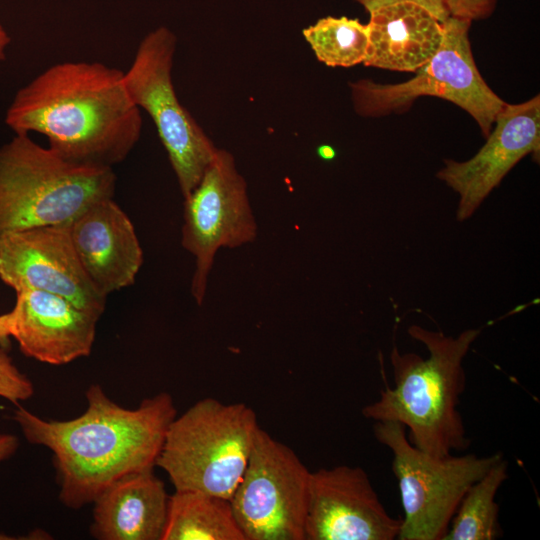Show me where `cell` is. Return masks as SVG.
Instances as JSON below:
<instances>
[{"mask_svg": "<svg viewBox=\"0 0 540 540\" xmlns=\"http://www.w3.org/2000/svg\"><path fill=\"white\" fill-rule=\"evenodd\" d=\"M256 237L247 183L233 155L218 149L197 186L184 198L181 243L195 260L191 294L198 305L205 298L219 249L237 248Z\"/></svg>", "mask_w": 540, "mask_h": 540, "instance_id": "30bf717a", "label": "cell"}, {"mask_svg": "<svg viewBox=\"0 0 540 540\" xmlns=\"http://www.w3.org/2000/svg\"><path fill=\"white\" fill-rule=\"evenodd\" d=\"M177 46L167 27L149 32L124 71L127 91L152 118L183 198L197 186L218 148L177 98L172 67Z\"/></svg>", "mask_w": 540, "mask_h": 540, "instance_id": "ba28073f", "label": "cell"}, {"mask_svg": "<svg viewBox=\"0 0 540 540\" xmlns=\"http://www.w3.org/2000/svg\"><path fill=\"white\" fill-rule=\"evenodd\" d=\"M302 33L316 58L329 67H352L365 59L369 30L358 19L327 16Z\"/></svg>", "mask_w": 540, "mask_h": 540, "instance_id": "ffe728a7", "label": "cell"}, {"mask_svg": "<svg viewBox=\"0 0 540 540\" xmlns=\"http://www.w3.org/2000/svg\"><path fill=\"white\" fill-rule=\"evenodd\" d=\"M19 447L17 436L11 433H0V463L11 458Z\"/></svg>", "mask_w": 540, "mask_h": 540, "instance_id": "cb8c5ba5", "label": "cell"}, {"mask_svg": "<svg viewBox=\"0 0 540 540\" xmlns=\"http://www.w3.org/2000/svg\"><path fill=\"white\" fill-rule=\"evenodd\" d=\"M364 9L369 13L370 11L390 3L400 2V1H410L417 3L432 14H434L440 21L444 22L448 17L449 13L445 6V0H356Z\"/></svg>", "mask_w": 540, "mask_h": 540, "instance_id": "603a6c76", "label": "cell"}, {"mask_svg": "<svg viewBox=\"0 0 540 540\" xmlns=\"http://www.w3.org/2000/svg\"><path fill=\"white\" fill-rule=\"evenodd\" d=\"M161 540H246L230 499L194 490L169 496Z\"/></svg>", "mask_w": 540, "mask_h": 540, "instance_id": "ac0fdd59", "label": "cell"}, {"mask_svg": "<svg viewBox=\"0 0 540 540\" xmlns=\"http://www.w3.org/2000/svg\"><path fill=\"white\" fill-rule=\"evenodd\" d=\"M497 0H445L449 16L482 20L489 17L495 10Z\"/></svg>", "mask_w": 540, "mask_h": 540, "instance_id": "7402d4cb", "label": "cell"}, {"mask_svg": "<svg viewBox=\"0 0 540 540\" xmlns=\"http://www.w3.org/2000/svg\"><path fill=\"white\" fill-rule=\"evenodd\" d=\"M85 395L86 410L70 420H45L20 405L12 416L28 442L52 452L58 496L71 509L92 503L126 474L153 470L177 415L167 392L134 409L115 403L99 384H91Z\"/></svg>", "mask_w": 540, "mask_h": 540, "instance_id": "6da1fadb", "label": "cell"}, {"mask_svg": "<svg viewBox=\"0 0 540 540\" xmlns=\"http://www.w3.org/2000/svg\"><path fill=\"white\" fill-rule=\"evenodd\" d=\"M508 478L502 457L465 492L443 540H494L501 535L496 495Z\"/></svg>", "mask_w": 540, "mask_h": 540, "instance_id": "d6986e66", "label": "cell"}, {"mask_svg": "<svg viewBox=\"0 0 540 540\" xmlns=\"http://www.w3.org/2000/svg\"><path fill=\"white\" fill-rule=\"evenodd\" d=\"M33 394L32 381L16 367L5 348L0 346V397L18 404Z\"/></svg>", "mask_w": 540, "mask_h": 540, "instance_id": "44dd1931", "label": "cell"}, {"mask_svg": "<svg viewBox=\"0 0 540 540\" xmlns=\"http://www.w3.org/2000/svg\"><path fill=\"white\" fill-rule=\"evenodd\" d=\"M259 429L244 403L204 398L169 424L156 465L175 490H194L231 499Z\"/></svg>", "mask_w": 540, "mask_h": 540, "instance_id": "5b68a950", "label": "cell"}, {"mask_svg": "<svg viewBox=\"0 0 540 540\" xmlns=\"http://www.w3.org/2000/svg\"><path fill=\"white\" fill-rule=\"evenodd\" d=\"M471 23L449 16L443 22L439 50L408 81L381 84L363 79L350 83L355 111L363 117H379L408 109L418 97L434 96L465 110L487 137L506 102L477 69L468 37Z\"/></svg>", "mask_w": 540, "mask_h": 540, "instance_id": "52a82bcc", "label": "cell"}, {"mask_svg": "<svg viewBox=\"0 0 540 540\" xmlns=\"http://www.w3.org/2000/svg\"><path fill=\"white\" fill-rule=\"evenodd\" d=\"M11 312V337L27 357L63 365L92 351L98 319L62 296L17 291Z\"/></svg>", "mask_w": 540, "mask_h": 540, "instance_id": "5bb4252c", "label": "cell"}, {"mask_svg": "<svg viewBox=\"0 0 540 540\" xmlns=\"http://www.w3.org/2000/svg\"><path fill=\"white\" fill-rule=\"evenodd\" d=\"M369 15L365 66L416 72L441 46L443 22L417 3L385 4L370 11Z\"/></svg>", "mask_w": 540, "mask_h": 540, "instance_id": "2e32d148", "label": "cell"}, {"mask_svg": "<svg viewBox=\"0 0 540 540\" xmlns=\"http://www.w3.org/2000/svg\"><path fill=\"white\" fill-rule=\"evenodd\" d=\"M0 279L16 292L62 296L99 320L106 306L74 250L68 226H43L0 235Z\"/></svg>", "mask_w": 540, "mask_h": 540, "instance_id": "8fae6325", "label": "cell"}, {"mask_svg": "<svg viewBox=\"0 0 540 540\" xmlns=\"http://www.w3.org/2000/svg\"><path fill=\"white\" fill-rule=\"evenodd\" d=\"M68 230L86 275L101 294L134 284L143 251L133 223L113 198L91 205Z\"/></svg>", "mask_w": 540, "mask_h": 540, "instance_id": "9a60e30c", "label": "cell"}, {"mask_svg": "<svg viewBox=\"0 0 540 540\" xmlns=\"http://www.w3.org/2000/svg\"><path fill=\"white\" fill-rule=\"evenodd\" d=\"M168 500L153 470L126 474L92 502L91 535L98 540H161Z\"/></svg>", "mask_w": 540, "mask_h": 540, "instance_id": "e0dca14e", "label": "cell"}, {"mask_svg": "<svg viewBox=\"0 0 540 540\" xmlns=\"http://www.w3.org/2000/svg\"><path fill=\"white\" fill-rule=\"evenodd\" d=\"M10 41L11 39L8 33L0 23V62L4 61L6 58V51L10 44Z\"/></svg>", "mask_w": 540, "mask_h": 540, "instance_id": "484cf974", "label": "cell"}, {"mask_svg": "<svg viewBox=\"0 0 540 540\" xmlns=\"http://www.w3.org/2000/svg\"><path fill=\"white\" fill-rule=\"evenodd\" d=\"M400 526L363 468L338 465L310 473L305 540H394Z\"/></svg>", "mask_w": 540, "mask_h": 540, "instance_id": "7c38bea8", "label": "cell"}, {"mask_svg": "<svg viewBox=\"0 0 540 540\" xmlns=\"http://www.w3.org/2000/svg\"><path fill=\"white\" fill-rule=\"evenodd\" d=\"M5 123L15 134L45 136L67 161L110 168L126 159L142 132L124 72L86 61L54 64L21 87Z\"/></svg>", "mask_w": 540, "mask_h": 540, "instance_id": "7a4b0ae2", "label": "cell"}, {"mask_svg": "<svg viewBox=\"0 0 540 540\" xmlns=\"http://www.w3.org/2000/svg\"><path fill=\"white\" fill-rule=\"evenodd\" d=\"M12 312L0 315V346L6 348L9 344L12 328Z\"/></svg>", "mask_w": 540, "mask_h": 540, "instance_id": "d4e9b609", "label": "cell"}, {"mask_svg": "<svg viewBox=\"0 0 540 540\" xmlns=\"http://www.w3.org/2000/svg\"><path fill=\"white\" fill-rule=\"evenodd\" d=\"M376 440L392 453L404 516L397 539L443 540L467 489L503 456H434L414 446L403 424L375 421Z\"/></svg>", "mask_w": 540, "mask_h": 540, "instance_id": "8992f818", "label": "cell"}, {"mask_svg": "<svg viewBox=\"0 0 540 540\" xmlns=\"http://www.w3.org/2000/svg\"><path fill=\"white\" fill-rule=\"evenodd\" d=\"M113 168L65 160L29 134L0 147V235L68 226L96 202L113 198Z\"/></svg>", "mask_w": 540, "mask_h": 540, "instance_id": "277c9868", "label": "cell"}, {"mask_svg": "<svg viewBox=\"0 0 540 540\" xmlns=\"http://www.w3.org/2000/svg\"><path fill=\"white\" fill-rule=\"evenodd\" d=\"M318 154L321 158L323 159H326V160H330V159H333L335 157V151L332 147L330 146H321L318 148Z\"/></svg>", "mask_w": 540, "mask_h": 540, "instance_id": "4316f807", "label": "cell"}, {"mask_svg": "<svg viewBox=\"0 0 540 540\" xmlns=\"http://www.w3.org/2000/svg\"><path fill=\"white\" fill-rule=\"evenodd\" d=\"M480 328H470L457 336L411 325L408 334L422 343L428 357L390 352L394 386L386 385L378 400L365 406L362 414L374 421L401 423L409 431L410 442L434 456L465 450L470 439L458 406L466 386L464 359Z\"/></svg>", "mask_w": 540, "mask_h": 540, "instance_id": "3957f363", "label": "cell"}, {"mask_svg": "<svg viewBox=\"0 0 540 540\" xmlns=\"http://www.w3.org/2000/svg\"><path fill=\"white\" fill-rule=\"evenodd\" d=\"M310 473L289 446L259 427L230 499L246 540H305Z\"/></svg>", "mask_w": 540, "mask_h": 540, "instance_id": "9c48e42d", "label": "cell"}, {"mask_svg": "<svg viewBox=\"0 0 540 540\" xmlns=\"http://www.w3.org/2000/svg\"><path fill=\"white\" fill-rule=\"evenodd\" d=\"M485 144L470 159H445L439 180L459 197L456 219L472 217L507 173L525 156L537 162L540 153V97L518 104L506 103L494 121Z\"/></svg>", "mask_w": 540, "mask_h": 540, "instance_id": "4fadbf2b", "label": "cell"}]
</instances>
